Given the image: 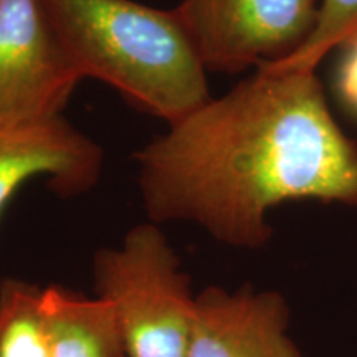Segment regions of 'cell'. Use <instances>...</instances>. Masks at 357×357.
<instances>
[{
  "label": "cell",
  "instance_id": "obj_1",
  "mask_svg": "<svg viewBox=\"0 0 357 357\" xmlns=\"http://www.w3.org/2000/svg\"><path fill=\"white\" fill-rule=\"evenodd\" d=\"M134 159L151 222L195 223L235 248L265 247L268 213L284 202L357 208V141L316 71L255 70Z\"/></svg>",
  "mask_w": 357,
  "mask_h": 357
},
{
  "label": "cell",
  "instance_id": "obj_2",
  "mask_svg": "<svg viewBox=\"0 0 357 357\" xmlns=\"http://www.w3.org/2000/svg\"><path fill=\"white\" fill-rule=\"evenodd\" d=\"M82 71L176 124L212 100L207 70L174 8L134 0H40Z\"/></svg>",
  "mask_w": 357,
  "mask_h": 357
},
{
  "label": "cell",
  "instance_id": "obj_3",
  "mask_svg": "<svg viewBox=\"0 0 357 357\" xmlns=\"http://www.w3.org/2000/svg\"><path fill=\"white\" fill-rule=\"evenodd\" d=\"M96 296L114 307L128 357H187L195 294L158 223H141L93 260Z\"/></svg>",
  "mask_w": 357,
  "mask_h": 357
},
{
  "label": "cell",
  "instance_id": "obj_4",
  "mask_svg": "<svg viewBox=\"0 0 357 357\" xmlns=\"http://www.w3.org/2000/svg\"><path fill=\"white\" fill-rule=\"evenodd\" d=\"M319 8L321 0H182L174 10L207 73H240L300 50Z\"/></svg>",
  "mask_w": 357,
  "mask_h": 357
},
{
  "label": "cell",
  "instance_id": "obj_5",
  "mask_svg": "<svg viewBox=\"0 0 357 357\" xmlns=\"http://www.w3.org/2000/svg\"><path fill=\"white\" fill-rule=\"evenodd\" d=\"M82 79L40 0H0V124L60 118Z\"/></svg>",
  "mask_w": 357,
  "mask_h": 357
},
{
  "label": "cell",
  "instance_id": "obj_6",
  "mask_svg": "<svg viewBox=\"0 0 357 357\" xmlns=\"http://www.w3.org/2000/svg\"><path fill=\"white\" fill-rule=\"evenodd\" d=\"M289 321L288 301L275 289L207 287L195 294L187 357H303Z\"/></svg>",
  "mask_w": 357,
  "mask_h": 357
},
{
  "label": "cell",
  "instance_id": "obj_7",
  "mask_svg": "<svg viewBox=\"0 0 357 357\" xmlns=\"http://www.w3.org/2000/svg\"><path fill=\"white\" fill-rule=\"evenodd\" d=\"M102 166L101 146L63 116L0 124V213L29 181L43 177L58 195L73 197L100 181Z\"/></svg>",
  "mask_w": 357,
  "mask_h": 357
},
{
  "label": "cell",
  "instance_id": "obj_8",
  "mask_svg": "<svg viewBox=\"0 0 357 357\" xmlns=\"http://www.w3.org/2000/svg\"><path fill=\"white\" fill-rule=\"evenodd\" d=\"M48 357H128L114 307L68 288H43Z\"/></svg>",
  "mask_w": 357,
  "mask_h": 357
},
{
  "label": "cell",
  "instance_id": "obj_9",
  "mask_svg": "<svg viewBox=\"0 0 357 357\" xmlns=\"http://www.w3.org/2000/svg\"><path fill=\"white\" fill-rule=\"evenodd\" d=\"M0 357H48L43 288L38 284L0 280Z\"/></svg>",
  "mask_w": 357,
  "mask_h": 357
},
{
  "label": "cell",
  "instance_id": "obj_10",
  "mask_svg": "<svg viewBox=\"0 0 357 357\" xmlns=\"http://www.w3.org/2000/svg\"><path fill=\"white\" fill-rule=\"evenodd\" d=\"M357 32V0H321L319 19L310 40L298 52L258 70L316 71L324 56Z\"/></svg>",
  "mask_w": 357,
  "mask_h": 357
},
{
  "label": "cell",
  "instance_id": "obj_11",
  "mask_svg": "<svg viewBox=\"0 0 357 357\" xmlns=\"http://www.w3.org/2000/svg\"><path fill=\"white\" fill-rule=\"evenodd\" d=\"M342 56L336 73V91L344 106L357 116V32L341 45Z\"/></svg>",
  "mask_w": 357,
  "mask_h": 357
}]
</instances>
